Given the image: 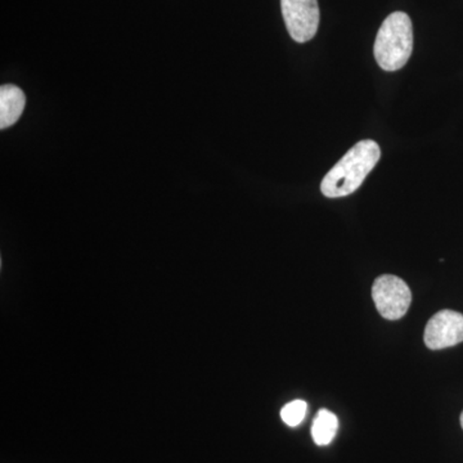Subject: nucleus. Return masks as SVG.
I'll return each mask as SVG.
<instances>
[{"mask_svg": "<svg viewBox=\"0 0 463 463\" xmlns=\"http://www.w3.org/2000/svg\"><path fill=\"white\" fill-rule=\"evenodd\" d=\"M283 20L289 36L298 43L315 38L319 26L318 0H281Z\"/></svg>", "mask_w": 463, "mask_h": 463, "instance_id": "obj_4", "label": "nucleus"}, {"mask_svg": "<svg viewBox=\"0 0 463 463\" xmlns=\"http://www.w3.org/2000/svg\"><path fill=\"white\" fill-rule=\"evenodd\" d=\"M381 157L380 146L365 139L353 146L321 183V192L328 199H339L354 194Z\"/></svg>", "mask_w": 463, "mask_h": 463, "instance_id": "obj_1", "label": "nucleus"}, {"mask_svg": "<svg viewBox=\"0 0 463 463\" xmlns=\"http://www.w3.org/2000/svg\"><path fill=\"white\" fill-rule=\"evenodd\" d=\"M413 25L404 12H394L383 20L376 41L373 53L377 63L385 71H398L403 69L412 56Z\"/></svg>", "mask_w": 463, "mask_h": 463, "instance_id": "obj_2", "label": "nucleus"}, {"mask_svg": "<svg viewBox=\"0 0 463 463\" xmlns=\"http://www.w3.org/2000/svg\"><path fill=\"white\" fill-rule=\"evenodd\" d=\"M423 341L431 350L446 349L463 343V315L455 310H440L426 325Z\"/></svg>", "mask_w": 463, "mask_h": 463, "instance_id": "obj_5", "label": "nucleus"}, {"mask_svg": "<svg viewBox=\"0 0 463 463\" xmlns=\"http://www.w3.org/2000/svg\"><path fill=\"white\" fill-rule=\"evenodd\" d=\"M373 298L383 318L397 321L410 309L412 292L403 279L392 274H383L374 279Z\"/></svg>", "mask_w": 463, "mask_h": 463, "instance_id": "obj_3", "label": "nucleus"}, {"mask_svg": "<svg viewBox=\"0 0 463 463\" xmlns=\"http://www.w3.org/2000/svg\"><path fill=\"white\" fill-rule=\"evenodd\" d=\"M459 421H461V426H462V429H463V412L461 413V419H459Z\"/></svg>", "mask_w": 463, "mask_h": 463, "instance_id": "obj_9", "label": "nucleus"}, {"mask_svg": "<svg viewBox=\"0 0 463 463\" xmlns=\"http://www.w3.org/2000/svg\"><path fill=\"white\" fill-rule=\"evenodd\" d=\"M339 430V419L328 410H319L312 426V437L317 446H328Z\"/></svg>", "mask_w": 463, "mask_h": 463, "instance_id": "obj_7", "label": "nucleus"}, {"mask_svg": "<svg viewBox=\"0 0 463 463\" xmlns=\"http://www.w3.org/2000/svg\"><path fill=\"white\" fill-rule=\"evenodd\" d=\"M307 411V402L292 401L288 404H286L281 411V419L286 425L289 428H295V426L300 425L301 422L306 419Z\"/></svg>", "mask_w": 463, "mask_h": 463, "instance_id": "obj_8", "label": "nucleus"}, {"mask_svg": "<svg viewBox=\"0 0 463 463\" xmlns=\"http://www.w3.org/2000/svg\"><path fill=\"white\" fill-rule=\"evenodd\" d=\"M26 106V96L21 88L5 84L0 88V129L17 123Z\"/></svg>", "mask_w": 463, "mask_h": 463, "instance_id": "obj_6", "label": "nucleus"}]
</instances>
